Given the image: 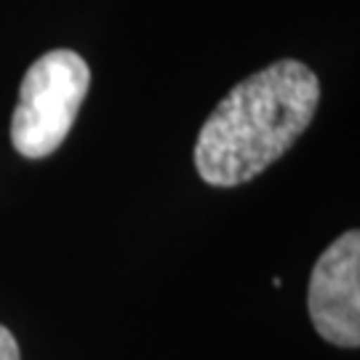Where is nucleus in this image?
I'll list each match as a JSON object with an SVG mask.
<instances>
[{
  "label": "nucleus",
  "instance_id": "1",
  "mask_svg": "<svg viewBox=\"0 0 360 360\" xmlns=\"http://www.w3.org/2000/svg\"><path fill=\"white\" fill-rule=\"evenodd\" d=\"M321 80L307 65L281 59L238 83L208 115L195 144V168L214 187L259 176L307 131Z\"/></svg>",
  "mask_w": 360,
  "mask_h": 360
},
{
  "label": "nucleus",
  "instance_id": "2",
  "mask_svg": "<svg viewBox=\"0 0 360 360\" xmlns=\"http://www.w3.org/2000/svg\"><path fill=\"white\" fill-rule=\"evenodd\" d=\"M89 83L91 70L80 53L70 49L43 53L27 70L19 89V104L11 120L16 153L30 160L56 153L75 123Z\"/></svg>",
  "mask_w": 360,
  "mask_h": 360
},
{
  "label": "nucleus",
  "instance_id": "3",
  "mask_svg": "<svg viewBox=\"0 0 360 360\" xmlns=\"http://www.w3.org/2000/svg\"><path fill=\"white\" fill-rule=\"evenodd\" d=\"M318 334L336 347L360 345V235L345 232L321 254L307 296Z\"/></svg>",
  "mask_w": 360,
  "mask_h": 360
},
{
  "label": "nucleus",
  "instance_id": "4",
  "mask_svg": "<svg viewBox=\"0 0 360 360\" xmlns=\"http://www.w3.org/2000/svg\"><path fill=\"white\" fill-rule=\"evenodd\" d=\"M0 360H22L19 358V345L6 326H0Z\"/></svg>",
  "mask_w": 360,
  "mask_h": 360
}]
</instances>
